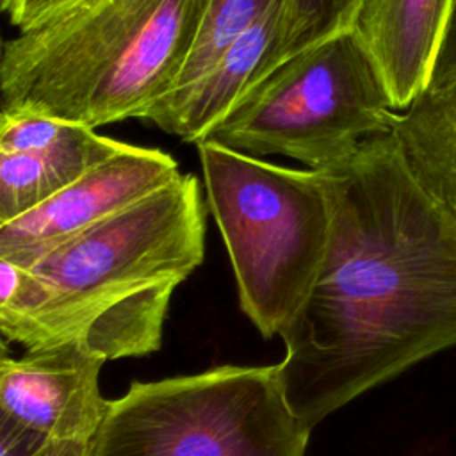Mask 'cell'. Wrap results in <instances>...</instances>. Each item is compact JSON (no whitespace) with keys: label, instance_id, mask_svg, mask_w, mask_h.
Wrapping results in <instances>:
<instances>
[{"label":"cell","instance_id":"cell-15","mask_svg":"<svg viewBox=\"0 0 456 456\" xmlns=\"http://www.w3.org/2000/svg\"><path fill=\"white\" fill-rule=\"evenodd\" d=\"M48 444L43 435L0 419V456H43Z\"/></svg>","mask_w":456,"mask_h":456},{"label":"cell","instance_id":"cell-9","mask_svg":"<svg viewBox=\"0 0 456 456\" xmlns=\"http://www.w3.org/2000/svg\"><path fill=\"white\" fill-rule=\"evenodd\" d=\"M281 37L283 0H276L201 77L166 93L144 110L141 119L198 144L256 82L280 64Z\"/></svg>","mask_w":456,"mask_h":456},{"label":"cell","instance_id":"cell-13","mask_svg":"<svg viewBox=\"0 0 456 456\" xmlns=\"http://www.w3.org/2000/svg\"><path fill=\"white\" fill-rule=\"evenodd\" d=\"M276 0H205L201 21L175 87L201 77ZM173 87V89H175Z\"/></svg>","mask_w":456,"mask_h":456},{"label":"cell","instance_id":"cell-3","mask_svg":"<svg viewBox=\"0 0 456 456\" xmlns=\"http://www.w3.org/2000/svg\"><path fill=\"white\" fill-rule=\"evenodd\" d=\"M205 0H73L2 46V110L91 128L139 118L169 93Z\"/></svg>","mask_w":456,"mask_h":456},{"label":"cell","instance_id":"cell-17","mask_svg":"<svg viewBox=\"0 0 456 456\" xmlns=\"http://www.w3.org/2000/svg\"><path fill=\"white\" fill-rule=\"evenodd\" d=\"M89 440L69 438V440H52L43 452V456H87Z\"/></svg>","mask_w":456,"mask_h":456},{"label":"cell","instance_id":"cell-14","mask_svg":"<svg viewBox=\"0 0 456 456\" xmlns=\"http://www.w3.org/2000/svg\"><path fill=\"white\" fill-rule=\"evenodd\" d=\"M363 0H283L280 64L289 57L353 28Z\"/></svg>","mask_w":456,"mask_h":456},{"label":"cell","instance_id":"cell-18","mask_svg":"<svg viewBox=\"0 0 456 456\" xmlns=\"http://www.w3.org/2000/svg\"><path fill=\"white\" fill-rule=\"evenodd\" d=\"M18 4H20V0H0L2 11H4V12H7V16H9V18H11V16L16 12V9H18Z\"/></svg>","mask_w":456,"mask_h":456},{"label":"cell","instance_id":"cell-7","mask_svg":"<svg viewBox=\"0 0 456 456\" xmlns=\"http://www.w3.org/2000/svg\"><path fill=\"white\" fill-rule=\"evenodd\" d=\"M180 175L157 148L130 144L36 208L0 224V258L28 267L68 237L123 210Z\"/></svg>","mask_w":456,"mask_h":456},{"label":"cell","instance_id":"cell-12","mask_svg":"<svg viewBox=\"0 0 456 456\" xmlns=\"http://www.w3.org/2000/svg\"><path fill=\"white\" fill-rule=\"evenodd\" d=\"M128 146L77 123L68 135L46 148L0 153V224L36 208Z\"/></svg>","mask_w":456,"mask_h":456},{"label":"cell","instance_id":"cell-2","mask_svg":"<svg viewBox=\"0 0 456 456\" xmlns=\"http://www.w3.org/2000/svg\"><path fill=\"white\" fill-rule=\"evenodd\" d=\"M205 230L200 182L180 173L28 267L0 258L4 338L105 362L159 351L173 292L203 262Z\"/></svg>","mask_w":456,"mask_h":456},{"label":"cell","instance_id":"cell-16","mask_svg":"<svg viewBox=\"0 0 456 456\" xmlns=\"http://www.w3.org/2000/svg\"><path fill=\"white\" fill-rule=\"evenodd\" d=\"M71 2L73 0H20L16 12L9 20L18 30H25L61 11Z\"/></svg>","mask_w":456,"mask_h":456},{"label":"cell","instance_id":"cell-11","mask_svg":"<svg viewBox=\"0 0 456 456\" xmlns=\"http://www.w3.org/2000/svg\"><path fill=\"white\" fill-rule=\"evenodd\" d=\"M392 134L422 187L456 217V45L397 112Z\"/></svg>","mask_w":456,"mask_h":456},{"label":"cell","instance_id":"cell-5","mask_svg":"<svg viewBox=\"0 0 456 456\" xmlns=\"http://www.w3.org/2000/svg\"><path fill=\"white\" fill-rule=\"evenodd\" d=\"M310 429L274 365H221L134 381L89 440L87 456H305Z\"/></svg>","mask_w":456,"mask_h":456},{"label":"cell","instance_id":"cell-4","mask_svg":"<svg viewBox=\"0 0 456 456\" xmlns=\"http://www.w3.org/2000/svg\"><path fill=\"white\" fill-rule=\"evenodd\" d=\"M196 146L240 308L264 338L281 335L328 251L333 200L326 175L271 164L214 141Z\"/></svg>","mask_w":456,"mask_h":456},{"label":"cell","instance_id":"cell-19","mask_svg":"<svg viewBox=\"0 0 456 456\" xmlns=\"http://www.w3.org/2000/svg\"><path fill=\"white\" fill-rule=\"evenodd\" d=\"M456 45V11H454V18H452V25H451V34H449V41H447V46H445V50H444V53L449 50V48H452ZM442 59V57H440Z\"/></svg>","mask_w":456,"mask_h":456},{"label":"cell","instance_id":"cell-6","mask_svg":"<svg viewBox=\"0 0 456 456\" xmlns=\"http://www.w3.org/2000/svg\"><path fill=\"white\" fill-rule=\"evenodd\" d=\"M395 118L376 62L349 28L273 68L203 141L330 169L363 141L392 132Z\"/></svg>","mask_w":456,"mask_h":456},{"label":"cell","instance_id":"cell-1","mask_svg":"<svg viewBox=\"0 0 456 456\" xmlns=\"http://www.w3.org/2000/svg\"><path fill=\"white\" fill-rule=\"evenodd\" d=\"M333 224L321 273L280 335L285 397L312 431L353 399L456 347V217L392 132L321 169Z\"/></svg>","mask_w":456,"mask_h":456},{"label":"cell","instance_id":"cell-8","mask_svg":"<svg viewBox=\"0 0 456 456\" xmlns=\"http://www.w3.org/2000/svg\"><path fill=\"white\" fill-rule=\"evenodd\" d=\"M105 360L77 346L2 356L0 419L43 435L46 440H91L105 411L100 370Z\"/></svg>","mask_w":456,"mask_h":456},{"label":"cell","instance_id":"cell-10","mask_svg":"<svg viewBox=\"0 0 456 456\" xmlns=\"http://www.w3.org/2000/svg\"><path fill=\"white\" fill-rule=\"evenodd\" d=\"M456 0H363L353 30L403 110L431 78L449 41Z\"/></svg>","mask_w":456,"mask_h":456}]
</instances>
